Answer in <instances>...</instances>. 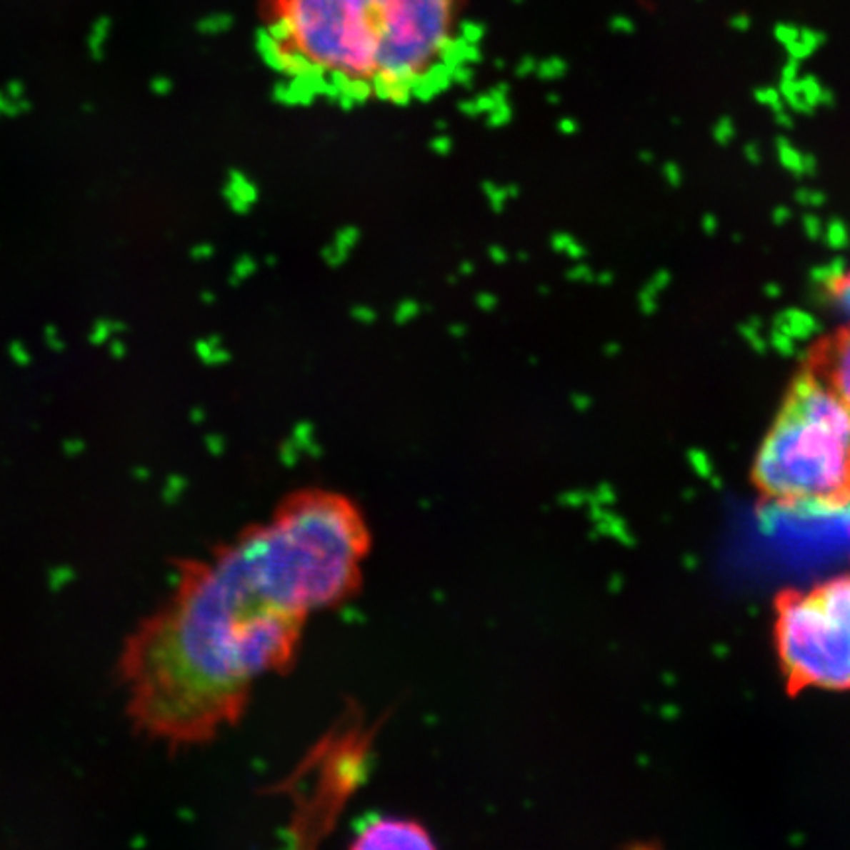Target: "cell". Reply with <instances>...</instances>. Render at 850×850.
Instances as JSON below:
<instances>
[{
	"label": "cell",
	"mask_w": 850,
	"mask_h": 850,
	"mask_svg": "<svg viewBox=\"0 0 850 850\" xmlns=\"http://www.w3.org/2000/svg\"><path fill=\"white\" fill-rule=\"evenodd\" d=\"M370 547L354 500L299 489L270 520L184 559L166 601L129 634L119 658L134 729L179 750L239 724L258 683L297 661L309 616L361 591Z\"/></svg>",
	"instance_id": "cell-1"
},
{
	"label": "cell",
	"mask_w": 850,
	"mask_h": 850,
	"mask_svg": "<svg viewBox=\"0 0 850 850\" xmlns=\"http://www.w3.org/2000/svg\"><path fill=\"white\" fill-rule=\"evenodd\" d=\"M463 0H268L266 61L297 95L408 103L457 64Z\"/></svg>",
	"instance_id": "cell-2"
},
{
	"label": "cell",
	"mask_w": 850,
	"mask_h": 850,
	"mask_svg": "<svg viewBox=\"0 0 850 850\" xmlns=\"http://www.w3.org/2000/svg\"><path fill=\"white\" fill-rule=\"evenodd\" d=\"M756 489L784 506L850 500V408L813 370L795 380L756 455Z\"/></svg>",
	"instance_id": "cell-3"
},
{
	"label": "cell",
	"mask_w": 850,
	"mask_h": 850,
	"mask_svg": "<svg viewBox=\"0 0 850 850\" xmlns=\"http://www.w3.org/2000/svg\"><path fill=\"white\" fill-rule=\"evenodd\" d=\"M774 638L791 693L850 691V571L781 594Z\"/></svg>",
	"instance_id": "cell-4"
},
{
	"label": "cell",
	"mask_w": 850,
	"mask_h": 850,
	"mask_svg": "<svg viewBox=\"0 0 850 850\" xmlns=\"http://www.w3.org/2000/svg\"><path fill=\"white\" fill-rule=\"evenodd\" d=\"M351 849H435L429 829L416 819L378 815L354 833Z\"/></svg>",
	"instance_id": "cell-5"
},
{
	"label": "cell",
	"mask_w": 850,
	"mask_h": 850,
	"mask_svg": "<svg viewBox=\"0 0 850 850\" xmlns=\"http://www.w3.org/2000/svg\"><path fill=\"white\" fill-rule=\"evenodd\" d=\"M823 382L850 408V327L829 337L815 349L809 364Z\"/></svg>",
	"instance_id": "cell-6"
},
{
	"label": "cell",
	"mask_w": 850,
	"mask_h": 850,
	"mask_svg": "<svg viewBox=\"0 0 850 850\" xmlns=\"http://www.w3.org/2000/svg\"><path fill=\"white\" fill-rule=\"evenodd\" d=\"M825 294L834 311L850 323V270L829 276L825 281Z\"/></svg>",
	"instance_id": "cell-7"
}]
</instances>
